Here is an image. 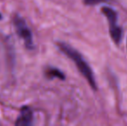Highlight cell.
<instances>
[{
	"label": "cell",
	"instance_id": "cell-1",
	"mask_svg": "<svg viewBox=\"0 0 127 126\" xmlns=\"http://www.w3.org/2000/svg\"><path fill=\"white\" fill-rule=\"evenodd\" d=\"M58 47L62 52H63L66 55L68 56L75 63L77 68L79 69L80 73H81L82 75L86 78V79L88 81L91 87L94 90L97 89V85H96V81L95 79H94V75L93 74L92 69L89 67L88 63L84 60L81 54L77 50H75L74 48L67 45V43H64V42H59Z\"/></svg>",
	"mask_w": 127,
	"mask_h": 126
},
{
	"label": "cell",
	"instance_id": "cell-2",
	"mask_svg": "<svg viewBox=\"0 0 127 126\" xmlns=\"http://www.w3.org/2000/svg\"><path fill=\"white\" fill-rule=\"evenodd\" d=\"M102 12L109 22V29L112 39L116 44H119L122 38L123 32L121 28L118 25V14L116 10L108 6L102 7Z\"/></svg>",
	"mask_w": 127,
	"mask_h": 126
},
{
	"label": "cell",
	"instance_id": "cell-3",
	"mask_svg": "<svg viewBox=\"0 0 127 126\" xmlns=\"http://www.w3.org/2000/svg\"><path fill=\"white\" fill-rule=\"evenodd\" d=\"M14 25L16 27L17 32L20 38H22L24 42V44L28 49H31L34 48V42H33V35L30 31V28L26 24L25 21L20 17L17 16L14 19Z\"/></svg>",
	"mask_w": 127,
	"mask_h": 126
},
{
	"label": "cell",
	"instance_id": "cell-4",
	"mask_svg": "<svg viewBox=\"0 0 127 126\" xmlns=\"http://www.w3.org/2000/svg\"><path fill=\"white\" fill-rule=\"evenodd\" d=\"M32 120H33L32 111L29 107L24 106V107L21 110L20 116L17 118L16 125L18 126L30 125L32 124Z\"/></svg>",
	"mask_w": 127,
	"mask_h": 126
},
{
	"label": "cell",
	"instance_id": "cell-5",
	"mask_svg": "<svg viewBox=\"0 0 127 126\" xmlns=\"http://www.w3.org/2000/svg\"><path fill=\"white\" fill-rule=\"evenodd\" d=\"M48 75L50 76V77H54V78H59L61 79H65V75L62 72V71L58 70L56 68H50L48 70L47 72Z\"/></svg>",
	"mask_w": 127,
	"mask_h": 126
},
{
	"label": "cell",
	"instance_id": "cell-6",
	"mask_svg": "<svg viewBox=\"0 0 127 126\" xmlns=\"http://www.w3.org/2000/svg\"><path fill=\"white\" fill-rule=\"evenodd\" d=\"M102 1H105V0H85V3L87 4H97Z\"/></svg>",
	"mask_w": 127,
	"mask_h": 126
},
{
	"label": "cell",
	"instance_id": "cell-7",
	"mask_svg": "<svg viewBox=\"0 0 127 126\" xmlns=\"http://www.w3.org/2000/svg\"><path fill=\"white\" fill-rule=\"evenodd\" d=\"M1 17H1V14H0V19H1Z\"/></svg>",
	"mask_w": 127,
	"mask_h": 126
},
{
	"label": "cell",
	"instance_id": "cell-8",
	"mask_svg": "<svg viewBox=\"0 0 127 126\" xmlns=\"http://www.w3.org/2000/svg\"><path fill=\"white\" fill-rule=\"evenodd\" d=\"M126 47H127V43H126Z\"/></svg>",
	"mask_w": 127,
	"mask_h": 126
}]
</instances>
